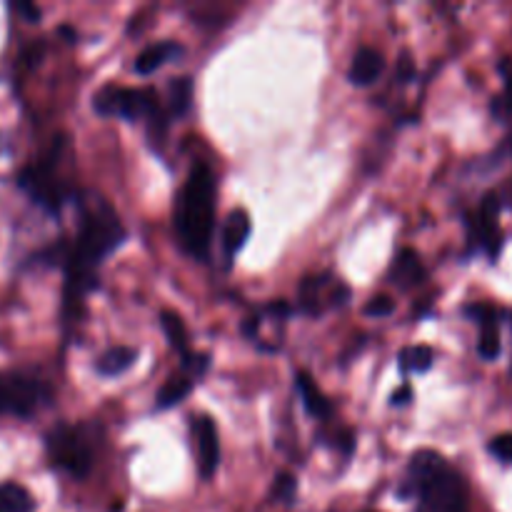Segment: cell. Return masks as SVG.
<instances>
[{"instance_id":"7c38bea8","label":"cell","mask_w":512,"mask_h":512,"mask_svg":"<svg viewBox=\"0 0 512 512\" xmlns=\"http://www.w3.org/2000/svg\"><path fill=\"white\" fill-rule=\"evenodd\" d=\"M388 278H390V283L398 285L400 290H410V288H415V285L423 283L425 268H423V263H420V255L410 248L400 250L398 258H395L393 265H390Z\"/></svg>"},{"instance_id":"277c9868","label":"cell","mask_w":512,"mask_h":512,"mask_svg":"<svg viewBox=\"0 0 512 512\" xmlns=\"http://www.w3.org/2000/svg\"><path fill=\"white\" fill-rule=\"evenodd\" d=\"M45 445H48V455L55 468L65 470L73 478H85L93 468V445L85 438L83 428L60 425L50 430Z\"/></svg>"},{"instance_id":"ffe728a7","label":"cell","mask_w":512,"mask_h":512,"mask_svg":"<svg viewBox=\"0 0 512 512\" xmlns=\"http://www.w3.org/2000/svg\"><path fill=\"white\" fill-rule=\"evenodd\" d=\"M190 100H193V80L190 78H175L168 85V110L170 115L180 118L190 110Z\"/></svg>"},{"instance_id":"3957f363","label":"cell","mask_w":512,"mask_h":512,"mask_svg":"<svg viewBox=\"0 0 512 512\" xmlns=\"http://www.w3.org/2000/svg\"><path fill=\"white\" fill-rule=\"evenodd\" d=\"M215 225V180L208 165H195L175 205V228L180 243L193 258L203 260L210 250Z\"/></svg>"},{"instance_id":"6da1fadb","label":"cell","mask_w":512,"mask_h":512,"mask_svg":"<svg viewBox=\"0 0 512 512\" xmlns=\"http://www.w3.org/2000/svg\"><path fill=\"white\" fill-rule=\"evenodd\" d=\"M123 240L125 230L118 213L103 198L85 200L78 238L65 258V313L73 315L83 308V298L98 285V265Z\"/></svg>"},{"instance_id":"83f0119b","label":"cell","mask_w":512,"mask_h":512,"mask_svg":"<svg viewBox=\"0 0 512 512\" xmlns=\"http://www.w3.org/2000/svg\"><path fill=\"white\" fill-rule=\"evenodd\" d=\"M18 10H20V13H23V15H28L30 23H38V20H40V8H35V5L20 3Z\"/></svg>"},{"instance_id":"44dd1931","label":"cell","mask_w":512,"mask_h":512,"mask_svg":"<svg viewBox=\"0 0 512 512\" xmlns=\"http://www.w3.org/2000/svg\"><path fill=\"white\" fill-rule=\"evenodd\" d=\"M160 325H163L165 335H168L170 348L178 350V353L185 355V348H188V333H185L183 318L178 313H170V310H163L160 313Z\"/></svg>"},{"instance_id":"52a82bcc","label":"cell","mask_w":512,"mask_h":512,"mask_svg":"<svg viewBox=\"0 0 512 512\" xmlns=\"http://www.w3.org/2000/svg\"><path fill=\"white\" fill-rule=\"evenodd\" d=\"M45 400L43 388L25 375H0V415L30 418Z\"/></svg>"},{"instance_id":"30bf717a","label":"cell","mask_w":512,"mask_h":512,"mask_svg":"<svg viewBox=\"0 0 512 512\" xmlns=\"http://www.w3.org/2000/svg\"><path fill=\"white\" fill-rule=\"evenodd\" d=\"M193 440H195V450H198L200 475H203V480H210L215 473H218V465H220V440H218V428H215L213 418L200 415L198 420H193Z\"/></svg>"},{"instance_id":"cb8c5ba5","label":"cell","mask_w":512,"mask_h":512,"mask_svg":"<svg viewBox=\"0 0 512 512\" xmlns=\"http://www.w3.org/2000/svg\"><path fill=\"white\" fill-rule=\"evenodd\" d=\"M490 455L498 458L503 465H512V433H503V435H495L488 445Z\"/></svg>"},{"instance_id":"2e32d148","label":"cell","mask_w":512,"mask_h":512,"mask_svg":"<svg viewBox=\"0 0 512 512\" xmlns=\"http://www.w3.org/2000/svg\"><path fill=\"white\" fill-rule=\"evenodd\" d=\"M295 385H298V393H300V398H303L305 410H308L313 418L325 420L330 413H333V408H330V400L325 398L323 390L315 385V380L310 378L308 373H298V380H295Z\"/></svg>"},{"instance_id":"5bb4252c","label":"cell","mask_w":512,"mask_h":512,"mask_svg":"<svg viewBox=\"0 0 512 512\" xmlns=\"http://www.w3.org/2000/svg\"><path fill=\"white\" fill-rule=\"evenodd\" d=\"M180 53H183V48H180L178 43H173V40H165V43L150 45V48H145L143 53L135 58V70H138L140 75H150V73H155L158 68H163L168 60L178 58Z\"/></svg>"},{"instance_id":"8fae6325","label":"cell","mask_w":512,"mask_h":512,"mask_svg":"<svg viewBox=\"0 0 512 512\" xmlns=\"http://www.w3.org/2000/svg\"><path fill=\"white\" fill-rule=\"evenodd\" d=\"M330 285L328 278H308L300 285V308L308 315H320L325 308H335L348 300V288L338 285L335 293L325 295V288Z\"/></svg>"},{"instance_id":"e0dca14e","label":"cell","mask_w":512,"mask_h":512,"mask_svg":"<svg viewBox=\"0 0 512 512\" xmlns=\"http://www.w3.org/2000/svg\"><path fill=\"white\" fill-rule=\"evenodd\" d=\"M138 358V350L128 348V345H118V348H110L103 358L98 360V373L100 375H120L130 368Z\"/></svg>"},{"instance_id":"ba28073f","label":"cell","mask_w":512,"mask_h":512,"mask_svg":"<svg viewBox=\"0 0 512 512\" xmlns=\"http://www.w3.org/2000/svg\"><path fill=\"white\" fill-rule=\"evenodd\" d=\"M503 208V200L498 198V193L485 195L483 205H480L478 215L470 220V243L475 248L485 250L490 260H498L500 250H503V233H500L498 215Z\"/></svg>"},{"instance_id":"ac0fdd59","label":"cell","mask_w":512,"mask_h":512,"mask_svg":"<svg viewBox=\"0 0 512 512\" xmlns=\"http://www.w3.org/2000/svg\"><path fill=\"white\" fill-rule=\"evenodd\" d=\"M33 495L18 483L0 485V512H33Z\"/></svg>"},{"instance_id":"4316f807","label":"cell","mask_w":512,"mask_h":512,"mask_svg":"<svg viewBox=\"0 0 512 512\" xmlns=\"http://www.w3.org/2000/svg\"><path fill=\"white\" fill-rule=\"evenodd\" d=\"M410 398H413V388H410V385H403V388L393 395V405L403 408V405L410 403Z\"/></svg>"},{"instance_id":"484cf974","label":"cell","mask_w":512,"mask_h":512,"mask_svg":"<svg viewBox=\"0 0 512 512\" xmlns=\"http://www.w3.org/2000/svg\"><path fill=\"white\" fill-rule=\"evenodd\" d=\"M275 498H280V500H285V503H290V500H293V495H295V480L290 478L288 473H283L280 475L278 480H275Z\"/></svg>"},{"instance_id":"8992f818","label":"cell","mask_w":512,"mask_h":512,"mask_svg":"<svg viewBox=\"0 0 512 512\" xmlns=\"http://www.w3.org/2000/svg\"><path fill=\"white\" fill-rule=\"evenodd\" d=\"M93 108L100 115H120L128 120H148L150 115L158 113L160 103L158 95L153 90H138V88H120V85H105L95 93Z\"/></svg>"},{"instance_id":"4fadbf2b","label":"cell","mask_w":512,"mask_h":512,"mask_svg":"<svg viewBox=\"0 0 512 512\" xmlns=\"http://www.w3.org/2000/svg\"><path fill=\"white\" fill-rule=\"evenodd\" d=\"M385 70V60H383V53L375 48H360L358 53L353 55V65H350V83L355 85H373L375 80L383 75Z\"/></svg>"},{"instance_id":"7a4b0ae2","label":"cell","mask_w":512,"mask_h":512,"mask_svg":"<svg viewBox=\"0 0 512 512\" xmlns=\"http://www.w3.org/2000/svg\"><path fill=\"white\" fill-rule=\"evenodd\" d=\"M408 493L418 498L415 512H470L463 475L433 450H420L410 458L408 488L403 495Z\"/></svg>"},{"instance_id":"7402d4cb","label":"cell","mask_w":512,"mask_h":512,"mask_svg":"<svg viewBox=\"0 0 512 512\" xmlns=\"http://www.w3.org/2000/svg\"><path fill=\"white\" fill-rule=\"evenodd\" d=\"M500 70H503L505 75V90L500 98H495L493 113L510 128V145H512V60H505V63L500 65Z\"/></svg>"},{"instance_id":"9a60e30c","label":"cell","mask_w":512,"mask_h":512,"mask_svg":"<svg viewBox=\"0 0 512 512\" xmlns=\"http://www.w3.org/2000/svg\"><path fill=\"white\" fill-rule=\"evenodd\" d=\"M250 235V215L245 210H233L223 225V250L228 258H233L245 245Z\"/></svg>"},{"instance_id":"9c48e42d","label":"cell","mask_w":512,"mask_h":512,"mask_svg":"<svg viewBox=\"0 0 512 512\" xmlns=\"http://www.w3.org/2000/svg\"><path fill=\"white\" fill-rule=\"evenodd\" d=\"M470 320L480 325V340H478V353L483 360H498L503 353V340H500V313L498 308L488 303L470 305L465 310Z\"/></svg>"},{"instance_id":"603a6c76","label":"cell","mask_w":512,"mask_h":512,"mask_svg":"<svg viewBox=\"0 0 512 512\" xmlns=\"http://www.w3.org/2000/svg\"><path fill=\"white\" fill-rule=\"evenodd\" d=\"M435 355L428 345H415V348H405L400 353V368L408 370V373H425L433 365Z\"/></svg>"},{"instance_id":"5b68a950","label":"cell","mask_w":512,"mask_h":512,"mask_svg":"<svg viewBox=\"0 0 512 512\" xmlns=\"http://www.w3.org/2000/svg\"><path fill=\"white\" fill-rule=\"evenodd\" d=\"M60 148H63V140H58V143L53 145V155H50V158H45L40 165H33V168L20 173V188H23L35 203H40L45 210H50V213H58V210L63 208L65 198H68V188H65L58 170H55Z\"/></svg>"},{"instance_id":"f1b7e54d","label":"cell","mask_w":512,"mask_h":512,"mask_svg":"<svg viewBox=\"0 0 512 512\" xmlns=\"http://www.w3.org/2000/svg\"><path fill=\"white\" fill-rule=\"evenodd\" d=\"M410 75H413V63H410L408 55H405V60H403V63H400V78L410 80Z\"/></svg>"},{"instance_id":"d4e9b609","label":"cell","mask_w":512,"mask_h":512,"mask_svg":"<svg viewBox=\"0 0 512 512\" xmlns=\"http://www.w3.org/2000/svg\"><path fill=\"white\" fill-rule=\"evenodd\" d=\"M395 310V300L388 298V295H378V298H370L368 305H365V315L370 318H385Z\"/></svg>"},{"instance_id":"d6986e66","label":"cell","mask_w":512,"mask_h":512,"mask_svg":"<svg viewBox=\"0 0 512 512\" xmlns=\"http://www.w3.org/2000/svg\"><path fill=\"white\" fill-rule=\"evenodd\" d=\"M193 390V378H190L188 373L185 375H173V378L168 380V383L160 388L158 393V408H173V405L183 403L185 398H188V393Z\"/></svg>"}]
</instances>
